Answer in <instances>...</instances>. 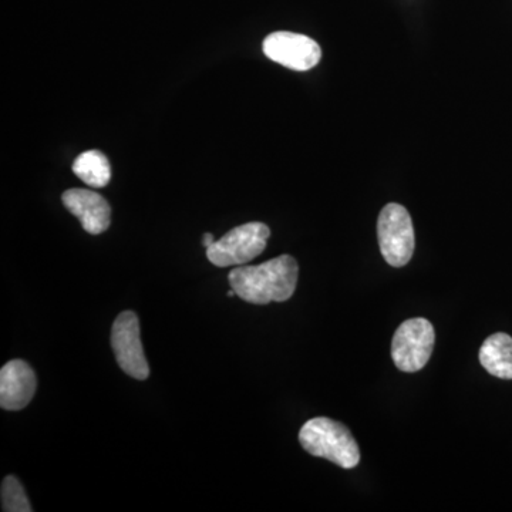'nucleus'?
<instances>
[{"label":"nucleus","instance_id":"f257e3e1","mask_svg":"<svg viewBox=\"0 0 512 512\" xmlns=\"http://www.w3.org/2000/svg\"><path fill=\"white\" fill-rule=\"evenodd\" d=\"M299 266L291 255H281L256 266H239L229 272V285L242 301L254 305L285 302L298 284Z\"/></svg>","mask_w":512,"mask_h":512},{"label":"nucleus","instance_id":"f03ea898","mask_svg":"<svg viewBox=\"0 0 512 512\" xmlns=\"http://www.w3.org/2000/svg\"><path fill=\"white\" fill-rule=\"evenodd\" d=\"M299 441L312 456L326 458L346 470L360 463V450L355 437L345 424L328 417L306 421L299 433Z\"/></svg>","mask_w":512,"mask_h":512},{"label":"nucleus","instance_id":"7ed1b4c3","mask_svg":"<svg viewBox=\"0 0 512 512\" xmlns=\"http://www.w3.org/2000/svg\"><path fill=\"white\" fill-rule=\"evenodd\" d=\"M380 252L387 264L402 268L409 264L416 247L409 211L400 204H387L377 221Z\"/></svg>","mask_w":512,"mask_h":512},{"label":"nucleus","instance_id":"20e7f679","mask_svg":"<svg viewBox=\"0 0 512 512\" xmlns=\"http://www.w3.org/2000/svg\"><path fill=\"white\" fill-rule=\"evenodd\" d=\"M271 229L262 222H248L231 229L220 241L207 248V258L211 264L227 268L248 264L265 251Z\"/></svg>","mask_w":512,"mask_h":512},{"label":"nucleus","instance_id":"39448f33","mask_svg":"<svg viewBox=\"0 0 512 512\" xmlns=\"http://www.w3.org/2000/svg\"><path fill=\"white\" fill-rule=\"evenodd\" d=\"M434 342H436V332L429 320L423 318L406 320L393 336L394 365L402 372H419L429 362Z\"/></svg>","mask_w":512,"mask_h":512},{"label":"nucleus","instance_id":"423d86ee","mask_svg":"<svg viewBox=\"0 0 512 512\" xmlns=\"http://www.w3.org/2000/svg\"><path fill=\"white\" fill-rule=\"evenodd\" d=\"M111 346L117 363L128 376L137 380H146L150 375L143 343L140 336V320L136 313L126 311L114 320L111 329Z\"/></svg>","mask_w":512,"mask_h":512},{"label":"nucleus","instance_id":"0eeeda50","mask_svg":"<svg viewBox=\"0 0 512 512\" xmlns=\"http://www.w3.org/2000/svg\"><path fill=\"white\" fill-rule=\"evenodd\" d=\"M265 56L296 72H308L320 62L322 50L315 40L292 32H275L264 40Z\"/></svg>","mask_w":512,"mask_h":512},{"label":"nucleus","instance_id":"6e6552de","mask_svg":"<svg viewBox=\"0 0 512 512\" xmlns=\"http://www.w3.org/2000/svg\"><path fill=\"white\" fill-rule=\"evenodd\" d=\"M35 372L23 360H12L0 370V406L5 410L23 409L36 393Z\"/></svg>","mask_w":512,"mask_h":512},{"label":"nucleus","instance_id":"1a4fd4ad","mask_svg":"<svg viewBox=\"0 0 512 512\" xmlns=\"http://www.w3.org/2000/svg\"><path fill=\"white\" fill-rule=\"evenodd\" d=\"M63 204L82 222L84 231L92 235L103 234L110 227V205L97 192L73 188L64 192Z\"/></svg>","mask_w":512,"mask_h":512},{"label":"nucleus","instance_id":"9d476101","mask_svg":"<svg viewBox=\"0 0 512 512\" xmlns=\"http://www.w3.org/2000/svg\"><path fill=\"white\" fill-rule=\"evenodd\" d=\"M481 366L498 379L512 380V338L507 333H495L480 349Z\"/></svg>","mask_w":512,"mask_h":512},{"label":"nucleus","instance_id":"9b49d317","mask_svg":"<svg viewBox=\"0 0 512 512\" xmlns=\"http://www.w3.org/2000/svg\"><path fill=\"white\" fill-rule=\"evenodd\" d=\"M73 173L92 188H103L110 183L109 160L99 150L84 151L74 160Z\"/></svg>","mask_w":512,"mask_h":512},{"label":"nucleus","instance_id":"f8f14e48","mask_svg":"<svg viewBox=\"0 0 512 512\" xmlns=\"http://www.w3.org/2000/svg\"><path fill=\"white\" fill-rule=\"evenodd\" d=\"M2 510L5 512H30L32 507L18 478L9 476L2 484Z\"/></svg>","mask_w":512,"mask_h":512},{"label":"nucleus","instance_id":"ddd939ff","mask_svg":"<svg viewBox=\"0 0 512 512\" xmlns=\"http://www.w3.org/2000/svg\"><path fill=\"white\" fill-rule=\"evenodd\" d=\"M215 239L214 235L212 234H205L204 238H202V245H204L205 248H210L212 244H214Z\"/></svg>","mask_w":512,"mask_h":512},{"label":"nucleus","instance_id":"4468645a","mask_svg":"<svg viewBox=\"0 0 512 512\" xmlns=\"http://www.w3.org/2000/svg\"><path fill=\"white\" fill-rule=\"evenodd\" d=\"M235 295H237V293H235L234 289H232V291H229L227 293V296H229V298H232V296H235Z\"/></svg>","mask_w":512,"mask_h":512}]
</instances>
